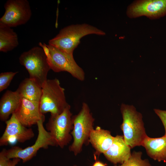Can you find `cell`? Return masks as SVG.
Segmentation results:
<instances>
[{"label":"cell","instance_id":"cell-4","mask_svg":"<svg viewBox=\"0 0 166 166\" xmlns=\"http://www.w3.org/2000/svg\"><path fill=\"white\" fill-rule=\"evenodd\" d=\"M42 87V93L39 102L42 113L61 114L69 104L66 101L65 89L61 86L59 80L47 79Z\"/></svg>","mask_w":166,"mask_h":166},{"label":"cell","instance_id":"cell-5","mask_svg":"<svg viewBox=\"0 0 166 166\" xmlns=\"http://www.w3.org/2000/svg\"><path fill=\"white\" fill-rule=\"evenodd\" d=\"M19 60L28 71L29 78L42 86L47 79V74L50 69L43 49L40 46L34 47L22 53Z\"/></svg>","mask_w":166,"mask_h":166},{"label":"cell","instance_id":"cell-2","mask_svg":"<svg viewBox=\"0 0 166 166\" xmlns=\"http://www.w3.org/2000/svg\"><path fill=\"white\" fill-rule=\"evenodd\" d=\"M120 109L123 118L121 128L125 143L131 148L141 145L147 136L141 114L133 105L122 104Z\"/></svg>","mask_w":166,"mask_h":166},{"label":"cell","instance_id":"cell-7","mask_svg":"<svg viewBox=\"0 0 166 166\" xmlns=\"http://www.w3.org/2000/svg\"><path fill=\"white\" fill-rule=\"evenodd\" d=\"M70 108L69 105L61 114L51 115L46 124V130L55 146L61 148L67 145L72 139L70 133L73 128V123Z\"/></svg>","mask_w":166,"mask_h":166},{"label":"cell","instance_id":"cell-23","mask_svg":"<svg viewBox=\"0 0 166 166\" xmlns=\"http://www.w3.org/2000/svg\"><path fill=\"white\" fill-rule=\"evenodd\" d=\"M20 161V159L18 158H13L12 160L10 159L9 161V166H16Z\"/></svg>","mask_w":166,"mask_h":166},{"label":"cell","instance_id":"cell-16","mask_svg":"<svg viewBox=\"0 0 166 166\" xmlns=\"http://www.w3.org/2000/svg\"><path fill=\"white\" fill-rule=\"evenodd\" d=\"M22 98L16 91L7 90L3 94L0 100V119L6 122L10 116L17 110Z\"/></svg>","mask_w":166,"mask_h":166},{"label":"cell","instance_id":"cell-19","mask_svg":"<svg viewBox=\"0 0 166 166\" xmlns=\"http://www.w3.org/2000/svg\"><path fill=\"white\" fill-rule=\"evenodd\" d=\"M142 152L134 151L130 158L121 165L114 166H152L148 159H141Z\"/></svg>","mask_w":166,"mask_h":166},{"label":"cell","instance_id":"cell-24","mask_svg":"<svg viewBox=\"0 0 166 166\" xmlns=\"http://www.w3.org/2000/svg\"><path fill=\"white\" fill-rule=\"evenodd\" d=\"M106 164L99 161H96L92 166H106Z\"/></svg>","mask_w":166,"mask_h":166},{"label":"cell","instance_id":"cell-6","mask_svg":"<svg viewBox=\"0 0 166 166\" xmlns=\"http://www.w3.org/2000/svg\"><path fill=\"white\" fill-rule=\"evenodd\" d=\"M72 119L73 128L71 134L73 141L69 150L76 156L81 152L83 144L89 141L90 133L93 129L94 119L88 104L83 102L81 110L72 117Z\"/></svg>","mask_w":166,"mask_h":166},{"label":"cell","instance_id":"cell-1","mask_svg":"<svg viewBox=\"0 0 166 166\" xmlns=\"http://www.w3.org/2000/svg\"><path fill=\"white\" fill-rule=\"evenodd\" d=\"M90 34L104 35L105 33L87 24L72 25L62 29L55 37L49 40L48 43L63 51L73 54L81 38Z\"/></svg>","mask_w":166,"mask_h":166},{"label":"cell","instance_id":"cell-25","mask_svg":"<svg viewBox=\"0 0 166 166\" xmlns=\"http://www.w3.org/2000/svg\"><path fill=\"white\" fill-rule=\"evenodd\" d=\"M73 166H77L76 165H74Z\"/></svg>","mask_w":166,"mask_h":166},{"label":"cell","instance_id":"cell-3","mask_svg":"<svg viewBox=\"0 0 166 166\" xmlns=\"http://www.w3.org/2000/svg\"><path fill=\"white\" fill-rule=\"evenodd\" d=\"M44 49L50 69L55 72L66 71L80 81L85 79L83 69L75 61L73 54L67 53L49 44H38Z\"/></svg>","mask_w":166,"mask_h":166},{"label":"cell","instance_id":"cell-13","mask_svg":"<svg viewBox=\"0 0 166 166\" xmlns=\"http://www.w3.org/2000/svg\"><path fill=\"white\" fill-rule=\"evenodd\" d=\"M131 148L125 143L123 136L117 135L114 137L111 146L103 154L109 161L114 164H122L131 156Z\"/></svg>","mask_w":166,"mask_h":166},{"label":"cell","instance_id":"cell-9","mask_svg":"<svg viewBox=\"0 0 166 166\" xmlns=\"http://www.w3.org/2000/svg\"><path fill=\"white\" fill-rule=\"evenodd\" d=\"M5 11L0 22L10 27L26 24L30 19L32 11L27 0H8L4 5Z\"/></svg>","mask_w":166,"mask_h":166},{"label":"cell","instance_id":"cell-21","mask_svg":"<svg viewBox=\"0 0 166 166\" xmlns=\"http://www.w3.org/2000/svg\"><path fill=\"white\" fill-rule=\"evenodd\" d=\"M154 110L163 123L165 130V133L164 136H166V110L158 109H154Z\"/></svg>","mask_w":166,"mask_h":166},{"label":"cell","instance_id":"cell-10","mask_svg":"<svg viewBox=\"0 0 166 166\" xmlns=\"http://www.w3.org/2000/svg\"><path fill=\"white\" fill-rule=\"evenodd\" d=\"M166 14V0H143L134 1L129 6L127 16L131 18L145 16L154 19Z\"/></svg>","mask_w":166,"mask_h":166},{"label":"cell","instance_id":"cell-20","mask_svg":"<svg viewBox=\"0 0 166 166\" xmlns=\"http://www.w3.org/2000/svg\"><path fill=\"white\" fill-rule=\"evenodd\" d=\"M18 72H6L0 74V92L7 88Z\"/></svg>","mask_w":166,"mask_h":166},{"label":"cell","instance_id":"cell-17","mask_svg":"<svg viewBox=\"0 0 166 166\" xmlns=\"http://www.w3.org/2000/svg\"><path fill=\"white\" fill-rule=\"evenodd\" d=\"M22 98L40 102L42 93V86L30 78L23 80L16 91Z\"/></svg>","mask_w":166,"mask_h":166},{"label":"cell","instance_id":"cell-15","mask_svg":"<svg viewBox=\"0 0 166 166\" xmlns=\"http://www.w3.org/2000/svg\"><path fill=\"white\" fill-rule=\"evenodd\" d=\"M141 146L145 149L148 155L159 162L166 161V136L151 138L147 136Z\"/></svg>","mask_w":166,"mask_h":166},{"label":"cell","instance_id":"cell-11","mask_svg":"<svg viewBox=\"0 0 166 166\" xmlns=\"http://www.w3.org/2000/svg\"><path fill=\"white\" fill-rule=\"evenodd\" d=\"M6 128L0 138V146L7 145L11 139H14L20 143H24L34 136L31 128L23 125L17 118L14 113L6 122Z\"/></svg>","mask_w":166,"mask_h":166},{"label":"cell","instance_id":"cell-18","mask_svg":"<svg viewBox=\"0 0 166 166\" xmlns=\"http://www.w3.org/2000/svg\"><path fill=\"white\" fill-rule=\"evenodd\" d=\"M19 45L18 35L13 29L0 22V51L7 52Z\"/></svg>","mask_w":166,"mask_h":166},{"label":"cell","instance_id":"cell-12","mask_svg":"<svg viewBox=\"0 0 166 166\" xmlns=\"http://www.w3.org/2000/svg\"><path fill=\"white\" fill-rule=\"evenodd\" d=\"M14 113L20 122L27 127L37 124L45 116L40 111L39 102L24 98H22L20 105Z\"/></svg>","mask_w":166,"mask_h":166},{"label":"cell","instance_id":"cell-8","mask_svg":"<svg viewBox=\"0 0 166 166\" xmlns=\"http://www.w3.org/2000/svg\"><path fill=\"white\" fill-rule=\"evenodd\" d=\"M45 118L44 116L37 122L38 134L34 144L24 149L17 146L12 147L7 150V156L9 159L18 158L25 163L35 156L40 149H46L49 146H55L49 132L44 126Z\"/></svg>","mask_w":166,"mask_h":166},{"label":"cell","instance_id":"cell-14","mask_svg":"<svg viewBox=\"0 0 166 166\" xmlns=\"http://www.w3.org/2000/svg\"><path fill=\"white\" fill-rule=\"evenodd\" d=\"M114 137L110 132L97 127L91 131L89 137L90 142L96 150V153L99 155L106 152L112 144Z\"/></svg>","mask_w":166,"mask_h":166},{"label":"cell","instance_id":"cell-22","mask_svg":"<svg viewBox=\"0 0 166 166\" xmlns=\"http://www.w3.org/2000/svg\"><path fill=\"white\" fill-rule=\"evenodd\" d=\"M7 150L4 148L0 152V166H9V159L7 156Z\"/></svg>","mask_w":166,"mask_h":166}]
</instances>
